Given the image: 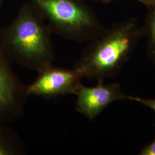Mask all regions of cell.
Masks as SVG:
<instances>
[{"label": "cell", "mask_w": 155, "mask_h": 155, "mask_svg": "<svg viewBox=\"0 0 155 155\" xmlns=\"http://www.w3.org/2000/svg\"><path fill=\"white\" fill-rule=\"evenodd\" d=\"M52 34L41 12L28 1L1 29L0 41L13 61L39 72L55 61Z\"/></svg>", "instance_id": "obj_1"}, {"label": "cell", "mask_w": 155, "mask_h": 155, "mask_svg": "<svg viewBox=\"0 0 155 155\" xmlns=\"http://www.w3.org/2000/svg\"><path fill=\"white\" fill-rule=\"evenodd\" d=\"M142 37L143 29L136 17L115 23L100 38L90 42L74 68L89 80L105 81L115 78Z\"/></svg>", "instance_id": "obj_2"}, {"label": "cell", "mask_w": 155, "mask_h": 155, "mask_svg": "<svg viewBox=\"0 0 155 155\" xmlns=\"http://www.w3.org/2000/svg\"><path fill=\"white\" fill-rule=\"evenodd\" d=\"M41 12L52 33L78 43L91 42L106 28L84 0H28Z\"/></svg>", "instance_id": "obj_3"}, {"label": "cell", "mask_w": 155, "mask_h": 155, "mask_svg": "<svg viewBox=\"0 0 155 155\" xmlns=\"http://www.w3.org/2000/svg\"><path fill=\"white\" fill-rule=\"evenodd\" d=\"M13 61L0 41V122L11 124L24 116L27 85L13 68Z\"/></svg>", "instance_id": "obj_4"}, {"label": "cell", "mask_w": 155, "mask_h": 155, "mask_svg": "<svg viewBox=\"0 0 155 155\" xmlns=\"http://www.w3.org/2000/svg\"><path fill=\"white\" fill-rule=\"evenodd\" d=\"M38 73L33 83L27 85L29 97L34 95L50 100L69 94L76 95L83 85V74L75 68L68 69L52 65Z\"/></svg>", "instance_id": "obj_5"}, {"label": "cell", "mask_w": 155, "mask_h": 155, "mask_svg": "<svg viewBox=\"0 0 155 155\" xmlns=\"http://www.w3.org/2000/svg\"><path fill=\"white\" fill-rule=\"evenodd\" d=\"M97 82L93 87L82 85L76 94V110L91 121L111 103L129 100V97L122 93L118 83L106 84L102 80Z\"/></svg>", "instance_id": "obj_6"}, {"label": "cell", "mask_w": 155, "mask_h": 155, "mask_svg": "<svg viewBox=\"0 0 155 155\" xmlns=\"http://www.w3.org/2000/svg\"><path fill=\"white\" fill-rule=\"evenodd\" d=\"M25 144L9 124L0 122V155H25Z\"/></svg>", "instance_id": "obj_7"}, {"label": "cell", "mask_w": 155, "mask_h": 155, "mask_svg": "<svg viewBox=\"0 0 155 155\" xmlns=\"http://www.w3.org/2000/svg\"><path fill=\"white\" fill-rule=\"evenodd\" d=\"M148 10L142 29L143 36L147 39V54L155 65V5L148 8Z\"/></svg>", "instance_id": "obj_8"}, {"label": "cell", "mask_w": 155, "mask_h": 155, "mask_svg": "<svg viewBox=\"0 0 155 155\" xmlns=\"http://www.w3.org/2000/svg\"><path fill=\"white\" fill-rule=\"evenodd\" d=\"M129 101H133L137 102L143 105L147 106L148 107L152 109V110L155 112V98H140L139 97H133V96H129Z\"/></svg>", "instance_id": "obj_9"}, {"label": "cell", "mask_w": 155, "mask_h": 155, "mask_svg": "<svg viewBox=\"0 0 155 155\" xmlns=\"http://www.w3.org/2000/svg\"><path fill=\"white\" fill-rule=\"evenodd\" d=\"M140 155H155V137L148 144H145L139 153Z\"/></svg>", "instance_id": "obj_10"}, {"label": "cell", "mask_w": 155, "mask_h": 155, "mask_svg": "<svg viewBox=\"0 0 155 155\" xmlns=\"http://www.w3.org/2000/svg\"><path fill=\"white\" fill-rule=\"evenodd\" d=\"M136 1L143 4L144 5L147 7V8H150L152 6L155 5V0H136Z\"/></svg>", "instance_id": "obj_11"}, {"label": "cell", "mask_w": 155, "mask_h": 155, "mask_svg": "<svg viewBox=\"0 0 155 155\" xmlns=\"http://www.w3.org/2000/svg\"><path fill=\"white\" fill-rule=\"evenodd\" d=\"M86 1V0H84ZM88 1H97V2H101L102 3H108L111 1H115V0H88Z\"/></svg>", "instance_id": "obj_12"}, {"label": "cell", "mask_w": 155, "mask_h": 155, "mask_svg": "<svg viewBox=\"0 0 155 155\" xmlns=\"http://www.w3.org/2000/svg\"><path fill=\"white\" fill-rule=\"evenodd\" d=\"M5 0H0V11H1V7L3 5V3L4 2Z\"/></svg>", "instance_id": "obj_13"}]
</instances>
